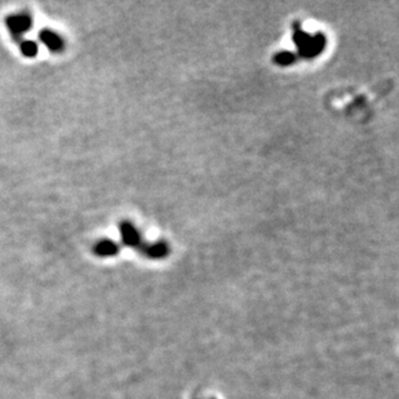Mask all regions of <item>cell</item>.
<instances>
[{
	"label": "cell",
	"mask_w": 399,
	"mask_h": 399,
	"mask_svg": "<svg viewBox=\"0 0 399 399\" xmlns=\"http://www.w3.org/2000/svg\"><path fill=\"white\" fill-rule=\"evenodd\" d=\"M293 30H295V43L299 45L300 53L303 56L313 57V56L318 55L323 49L324 47V38L323 37H315L311 39L300 30L299 23H295Z\"/></svg>",
	"instance_id": "cell-1"
},
{
	"label": "cell",
	"mask_w": 399,
	"mask_h": 399,
	"mask_svg": "<svg viewBox=\"0 0 399 399\" xmlns=\"http://www.w3.org/2000/svg\"><path fill=\"white\" fill-rule=\"evenodd\" d=\"M7 26L15 37H21L31 26V19L26 15L12 16L7 19Z\"/></svg>",
	"instance_id": "cell-2"
},
{
	"label": "cell",
	"mask_w": 399,
	"mask_h": 399,
	"mask_svg": "<svg viewBox=\"0 0 399 399\" xmlns=\"http://www.w3.org/2000/svg\"><path fill=\"white\" fill-rule=\"evenodd\" d=\"M40 39L53 52L61 51L63 48V40L61 39V37L51 30H43L40 34Z\"/></svg>",
	"instance_id": "cell-3"
},
{
	"label": "cell",
	"mask_w": 399,
	"mask_h": 399,
	"mask_svg": "<svg viewBox=\"0 0 399 399\" xmlns=\"http://www.w3.org/2000/svg\"><path fill=\"white\" fill-rule=\"evenodd\" d=\"M120 233H122L124 243L128 244V246H138L140 238H138V233L134 229V226L128 224V222H123L120 225Z\"/></svg>",
	"instance_id": "cell-4"
},
{
	"label": "cell",
	"mask_w": 399,
	"mask_h": 399,
	"mask_svg": "<svg viewBox=\"0 0 399 399\" xmlns=\"http://www.w3.org/2000/svg\"><path fill=\"white\" fill-rule=\"evenodd\" d=\"M118 252V246L111 240H102L96 244L95 253L97 256H114Z\"/></svg>",
	"instance_id": "cell-5"
},
{
	"label": "cell",
	"mask_w": 399,
	"mask_h": 399,
	"mask_svg": "<svg viewBox=\"0 0 399 399\" xmlns=\"http://www.w3.org/2000/svg\"><path fill=\"white\" fill-rule=\"evenodd\" d=\"M21 51H22L23 55L27 56V57H34V56L38 53L37 43H34V41L31 40L23 41L22 44H21Z\"/></svg>",
	"instance_id": "cell-6"
},
{
	"label": "cell",
	"mask_w": 399,
	"mask_h": 399,
	"mask_svg": "<svg viewBox=\"0 0 399 399\" xmlns=\"http://www.w3.org/2000/svg\"><path fill=\"white\" fill-rule=\"evenodd\" d=\"M278 63H282V65H287V63H291L295 59V56L291 55V53H281L275 57Z\"/></svg>",
	"instance_id": "cell-7"
}]
</instances>
